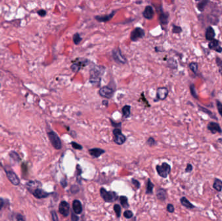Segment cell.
Instances as JSON below:
<instances>
[{
    "label": "cell",
    "instance_id": "obj_6",
    "mask_svg": "<svg viewBox=\"0 0 222 221\" xmlns=\"http://www.w3.org/2000/svg\"><path fill=\"white\" fill-rule=\"evenodd\" d=\"M112 132L114 135V141L117 145H121L126 142V137L122 132L121 128H114Z\"/></svg>",
    "mask_w": 222,
    "mask_h": 221
},
{
    "label": "cell",
    "instance_id": "obj_33",
    "mask_svg": "<svg viewBox=\"0 0 222 221\" xmlns=\"http://www.w3.org/2000/svg\"><path fill=\"white\" fill-rule=\"evenodd\" d=\"M167 64H168V66L170 68L172 69H177V62L174 60L173 58H170L168 60H167Z\"/></svg>",
    "mask_w": 222,
    "mask_h": 221
},
{
    "label": "cell",
    "instance_id": "obj_2",
    "mask_svg": "<svg viewBox=\"0 0 222 221\" xmlns=\"http://www.w3.org/2000/svg\"><path fill=\"white\" fill-rule=\"evenodd\" d=\"M48 136L50 140L51 143L53 145V147L59 150L62 148V142L57 134L53 131H49L48 133Z\"/></svg>",
    "mask_w": 222,
    "mask_h": 221
},
{
    "label": "cell",
    "instance_id": "obj_26",
    "mask_svg": "<svg viewBox=\"0 0 222 221\" xmlns=\"http://www.w3.org/2000/svg\"><path fill=\"white\" fill-rule=\"evenodd\" d=\"M213 188L218 192L222 190V181L219 178H215L213 184Z\"/></svg>",
    "mask_w": 222,
    "mask_h": 221
},
{
    "label": "cell",
    "instance_id": "obj_12",
    "mask_svg": "<svg viewBox=\"0 0 222 221\" xmlns=\"http://www.w3.org/2000/svg\"><path fill=\"white\" fill-rule=\"evenodd\" d=\"M70 205L67 202L62 201L60 203L58 206V211L61 215L64 217H68L70 214Z\"/></svg>",
    "mask_w": 222,
    "mask_h": 221
},
{
    "label": "cell",
    "instance_id": "obj_28",
    "mask_svg": "<svg viewBox=\"0 0 222 221\" xmlns=\"http://www.w3.org/2000/svg\"><path fill=\"white\" fill-rule=\"evenodd\" d=\"M190 92L191 93V96H192L195 99H198V95L196 89V86H195L194 84H191L190 85Z\"/></svg>",
    "mask_w": 222,
    "mask_h": 221
},
{
    "label": "cell",
    "instance_id": "obj_24",
    "mask_svg": "<svg viewBox=\"0 0 222 221\" xmlns=\"http://www.w3.org/2000/svg\"><path fill=\"white\" fill-rule=\"evenodd\" d=\"M209 3L210 1H208V0H202V1H199L197 3L196 7L197 8V9L200 12H203Z\"/></svg>",
    "mask_w": 222,
    "mask_h": 221
},
{
    "label": "cell",
    "instance_id": "obj_3",
    "mask_svg": "<svg viewBox=\"0 0 222 221\" xmlns=\"http://www.w3.org/2000/svg\"><path fill=\"white\" fill-rule=\"evenodd\" d=\"M78 60H79L73 62L72 65L70 66V69H71L73 73H78L82 68L87 66L90 63V60L86 58H81L78 59Z\"/></svg>",
    "mask_w": 222,
    "mask_h": 221
},
{
    "label": "cell",
    "instance_id": "obj_14",
    "mask_svg": "<svg viewBox=\"0 0 222 221\" xmlns=\"http://www.w3.org/2000/svg\"><path fill=\"white\" fill-rule=\"evenodd\" d=\"M209 48L211 50L215 51L216 52L221 53L222 52V47L220 45V41L217 39H213L209 43Z\"/></svg>",
    "mask_w": 222,
    "mask_h": 221
},
{
    "label": "cell",
    "instance_id": "obj_49",
    "mask_svg": "<svg viewBox=\"0 0 222 221\" xmlns=\"http://www.w3.org/2000/svg\"><path fill=\"white\" fill-rule=\"evenodd\" d=\"M16 220L17 221H25L24 217L20 214H18L16 215Z\"/></svg>",
    "mask_w": 222,
    "mask_h": 221
},
{
    "label": "cell",
    "instance_id": "obj_17",
    "mask_svg": "<svg viewBox=\"0 0 222 221\" xmlns=\"http://www.w3.org/2000/svg\"><path fill=\"white\" fill-rule=\"evenodd\" d=\"M154 10L151 5H147L145 9L143 11L142 16L144 18L146 19H149L151 20L154 17Z\"/></svg>",
    "mask_w": 222,
    "mask_h": 221
},
{
    "label": "cell",
    "instance_id": "obj_38",
    "mask_svg": "<svg viewBox=\"0 0 222 221\" xmlns=\"http://www.w3.org/2000/svg\"><path fill=\"white\" fill-rule=\"evenodd\" d=\"M71 145L72 146V147L74 149H76V150H81L82 149H83V147L79 144H78L77 143H76V142L75 141H72L71 142Z\"/></svg>",
    "mask_w": 222,
    "mask_h": 221
},
{
    "label": "cell",
    "instance_id": "obj_11",
    "mask_svg": "<svg viewBox=\"0 0 222 221\" xmlns=\"http://www.w3.org/2000/svg\"><path fill=\"white\" fill-rule=\"evenodd\" d=\"M207 129L212 134H215L216 133L222 134V129L220 125L216 123V122L211 121L209 123V124L207 125Z\"/></svg>",
    "mask_w": 222,
    "mask_h": 221
},
{
    "label": "cell",
    "instance_id": "obj_30",
    "mask_svg": "<svg viewBox=\"0 0 222 221\" xmlns=\"http://www.w3.org/2000/svg\"><path fill=\"white\" fill-rule=\"evenodd\" d=\"M82 40H83V39H82V38L80 36V34L78 33H76L73 34V42L75 45H79L81 43V42L82 41Z\"/></svg>",
    "mask_w": 222,
    "mask_h": 221
},
{
    "label": "cell",
    "instance_id": "obj_32",
    "mask_svg": "<svg viewBox=\"0 0 222 221\" xmlns=\"http://www.w3.org/2000/svg\"><path fill=\"white\" fill-rule=\"evenodd\" d=\"M120 203H121V204H122V206L124 208H129L128 200H127V198L126 196H120Z\"/></svg>",
    "mask_w": 222,
    "mask_h": 221
},
{
    "label": "cell",
    "instance_id": "obj_46",
    "mask_svg": "<svg viewBox=\"0 0 222 221\" xmlns=\"http://www.w3.org/2000/svg\"><path fill=\"white\" fill-rule=\"evenodd\" d=\"M132 184H134L135 185V187L136 188H139L140 186L139 181L138 180H135V179H132Z\"/></svg>",
    "mask_w": 222,
    "mask_h": 221
},
{
    "label": "cell",
    "instance_id": "obj_45",
    "mask_svg": "<svg viewBox=\"0 0 222 221\" xmlns=\"http://www.w3.org/2000/svg\"><path fill=\"white\" fill-rule=\"evenodd\" d=\"M52 217L53 221H58V217H57V215L55 211H52Z\"/></svg>",
    "mask_w": 222,
    "mask_h": 221
},
{
    "label": "cell",
    "instance_id": "obj_1",
    "mask_svg": "<svg viewBox=\"0 0 222 221\" xmlns=\"http://www.w3.org/2000/svg\"><path fill=\"white\" fill-rule=\"evenodd\" d=\"M105 72V68L101 66H94L90 70V82L96 87L100 86L101 77Z\"/></svg>",
    "mask_w": 222,
    "mask_h": 221
},
{
    "label": "cell",
    "instance_id": "obj_52",
    "mask_svg": "<svg viewBox=\"0 0 222 221\" xmlns=\"http://www.w3.org/2000/svg\"><path fill=\"white\" fill-rule=\"evenodd\" d=\"M155 49L156 51H157V52H161V51H162V49H161V47H156Z\"/></svg>",
    "mask_w": 222,
    "mask_h": 221
},
{
    "label": "cell",
    "instance_id": "obj_20",
    "mask_svg": "<svg viewBox=\"0 0 222 221\" xmlns=\"http://www.w3.org/2000/svg\"><path fill=\"white\" fill-rule=\"evenodd\" d=\"M73 211L75 214H81L83 211V207H82L81 203L79 200H75L73 201L72 203Z\"/></svg>",
    "mask_w": 222,
    "mask_h": 221
},
{
    "label": "cell",
    "instance_id": "obj_36",
    "mask_svg": "<svg viewBox=\"0 0 222 221\" xmlns=\"http://www.w3.org/2000/svg\"><path fill=\"white\" fill-rule=\"evenodd\" d=\"M114 210L116 213V215L117 216V217H120L121 215V207L120 205L118 204H116L114 206Z\"/></svg>",
    "mask_w": 222,
    "mask_h": 221
},
{
    "label": "cell",
    "instance_id": "obj_4",
    "mask_svg": "<svg viewBox=\"0 0 222 221\" xmlns=\"http://www.w3.org/2000/svg\"><path fill=\"white\" fill-rule=\"evenodd\" d=\"M112 57L114 60L117 63L122 64H125L127 63V59L122 55V51L119 47H117V48L116 47L112 51Z\"/></svg>",
    "mask_w": 222,
    "mask_h": 221
},
{
    "label": "cell",
    "instance_id": "obj_50",
    "mask_svg": "<svg viewBox=\"0 0 222 221\" xmlns=\"http://www.w3.org/2000/svg\"><path fill=\"white\" fill-rule=\"evenodd\" d=\"M4 204H5V202H4L3 199H2L0 198V211H1V210L2 209V208L3 207Z\"/></svg>",
    "mask_w": 222,
    "mask_h": 221
},
{
    "label": "cell",
    "instance_id": "obj_9",
    "mask_svg": "<svg viewBox=\"0 0 222 221\" xmlns=\"http://www.w3.org/2000/svg\"><path fill=\"white\" fill-rule=\"evenodd\" d=\"M114 90L108 86H103V87H101L99 90V96L103 98L108 99H111V97L113 96V94H114Z\"/></svg>",
    "mask_w": 222,
    "mask_h": 221
},
{
    "label": "cell",
    "instance_id": "obj_16",
    "mask_svg": "<svg viewBox=\"0 0 222 221\" xmlns=\"http://www.w3.org/2000/svg\"><path fill=\"white\" fill-rule=\"evenodd\" d=\"M6 174L8 179L10 182L14 185H18L19 184V180L18 176L16 175V173L13 171H6Z\"/></svg>",
    "mask_w": 222,
    "mask_h": 221
},
{
    "label": "cell",
    "instance_id": "obj_8",
    "mask_svg": "<svg viewBox=\"0 0 222 221\" xmlns=\"http://www.w3.org/2000/svg\"><path fill=\"white\" fill-rule=\"evenodd\" d=\"M145 36V31L141 27H136L131 33L130 38L132 42H137Z\"/></svg>",
    "mask_w": 222,
    "mask_h": 221
},
{
    "label": "cell",
    "instance_id": "obj_27",
    "mask_svg": "<svg viewBox=\"0 0 222 221\" xmlns=\"http://www.w3.org/2000/svg\"><path fill=\"white\" fill-rule=\"evenodd\" d=\"M157 198L161 200H165L166 198V192L163 189H160L157 191Z\"/></svg>",
    "mask_w": 222,
    "mask_h": 221
},
{
    "label": "cell",
    "instance_id": "obj_42",
    "mask_svg": "<svg viewBox=\"0 0 222 221\" xmlns=\"http://www.w3.org/2000/svg\"><path fill=\"white\" fill-rule=\"evenodd\" d=\"M167 211L170 213H173L175 211L174 206L171 204H168L167 206Z\"/></svg>",
    "mask_w": 222,
    "mask_h": 221
},
{
    "label": "cell",
    "instance_id": "obj_13",
    "mask_svg": "<svg viewBox=\"0 0 222 221\" xmlns=\"http://www.w3.org/2000/svg\"><path fill=\"white\" fill-rule=\"evenodd\" d=\"M116 13V10H113L112 12L110 14H106V15H97L94 18L96 19V20L98 22H101V23H105V22H107L108 21H110L111 19L114 17V16Z\"/></svg>",
    "mask_w": 222,
    "mask_h": 221
},
{
    "label": "cell",
    "instance_id": "obj_34",
    "mask_svg": "<svg viewBox=\"0 0 222 221\" xmlns=\"http://www.w3.org/2000/svg\"><path fill=\"white\" fill-rule=\"evenodd\" d=\"M182 29L180 26H178L176 25H172V33L174 34H179L182 33Z\"/></svg>",
    "mask_w": 222,
    "mask_h": 221
},
{
    "label": "cell",
    "instance_id": "obj_44",
    "mask_svg": "<svg viewBox=\"0 0 222 221\" xmlns=\"http://www.w3.org/2000/svg\"><path fill=\"white\" fill-rule=\"evenodd\" d=\"M193 169V166L191 164H188V165H187V166L186 167V169H185V172H190L191 171H192Z\"/></svg>",
    "mask_w": 222,
    "mask_h": 221
},
{
    "label": "cell",
    "instance_id": "obj_41",
    "mask_svg": "<svg viewBox=\"0 0 222 221\" xmlns=\"http://www.w3.org/2000/svg\"><path fill=\"white\" fill-rule=\"evenodd\" d=\"M147 144L149 145V146H153L155 144V140L153 137H150L149 139L147 141Z\"/></svg>",
    "mask_w": 222,
    "mask_h": 221
},
{
    "label": "cell",
    "instance_id": "obj_15",
    "mask_svg": "<svg viewBox=\"0 0 222 221\" xmlns=\"http://www.w3.org/2000/svg\"><path fill=\"white\" fill-rule=\"evenodd\" d=\"M169 13H165L164 12L163 10L161 9V10L159 12V16L158 19L159 22L162 26H166L168 23V19H169Z\"/></svg>",
    "mask_w": 222,
    "mask_h": 221
},
{
    "label": "cell",
    "instance_id": "obj_54",
    "mask_svg": "<svg viewBox=\"0 0 222 221\" xmlns=\"http://www.w3.org/2000/svg\"><path fill=\"white\" fill-rule=\"evenodd\" d=\"M103 105H105V106H108V101H103Z\"/></svg>",
    "mask_w": 222,
    "mask_h": 221
},
{
    "label": "cell",
    "instance_id": "obj_40",
    "mask_svg": "<svg viewBox=\"0 0 222 221\" xmlns=\"http://www.w3.org/2000/svg\"><path fill=\"white\" fill-rule=\"evenodd\" d=\"M110 121H111L112 126V127H114V128H121V126H122V123H116V122H114L111 119H110Z\"/></svg>",
    "mask_w": 222,
    "mask_h": 221
},
{
    "label": "cell",
    "instance_id": "obj_19",
    "mask_svg": "<svg viewBox=\"0 0 222 221\" xmlns=\"http://www.w3.org/2000/svg\"><path fill=\"white\" fill-rule=\"evenodd\" d=\"M33 194L34 197H36L37 199H38L46 198V197H48L49 195L48 193H47L45 191L39 188L35 189L34 191H33Z\"/></svg>",
    "mask_w": 222,
    "mask_h": 221
},
{
    "label": "cell",
    "instance_id": "obj_7",
    "mask_svg": "<svg viewBox=\"0 0 222 221\" xmlns=\"http://www.w3.org/2000/svg\"><path fill=\"white\" fill-rule=\"evenodd\" d=\"M156 169L158 175L162 178H166L171 171L170 165L167 163H163L161 165H157Z\"/></svg>",
    "mask_w": 222,
    "mask_h": 221
},
{
    "label": "cell",
    "instance_id": "obj_25",
    "mask_svg": "<svg viewBox=\"0 0 222 221\" xmlns=\"http://www.w3.org/2000/svg\"><path fill=\"white\" fill-rule=\"evenodd\" d=\"M131 106L130 105H125L123 106L122 109V116L124 118H128L131 116Z\"/></svg>",
    "mask_w": 222,
    "mask_h": 221
},
{
    "label": "cell",
    "instance_id": "obj_51",
    "mask_svg": "<svg viewBox=\"0 0 222 221\" xmlns=\"http://www.w3.org/2000/svg\"><path fill=\"white\" fill-rule=\"evenodd\" d=\"M61 185H62V186L63 187H65L66 186V185H67V182H66V180H64V179H63V180H62L61 181Z\"/></svg>",
    "mask_w": 222,
    "mask_h": 221
},
{
    "label": "cell",
    "instance_id": "obj_39",
    "mask_svg": "<svg viewBox=\"0 0 222 221\" xmlns=\"http://www.w3.org/2000/svg\"><path fill=\"white\" fill-rule=\"evenodd\" d=\"M123 216H124L125 217H126V219H129L132 218V217L133 216V214H132V211H129V210H127V211H125V212L123 213Z\"/></svg>",
    "mask_w": 222,
    "mask_h": 221
},
{
    "label": "cell",
    "instance_id": "obj_5",
    "mask_svg": "<svg viewBox=\"0 0 222 221\" xmlns=\"http://www.w3.org/2000/svg\"><path fill=\"white\" fill-rule=\"evenodd\" d=\"M100 194L106 202H112L116 199V194L114 192L107 191L104 188L100 189Z\"/></svg>",
    "mask_w": 222,
    "mask_h": 221
},
{
    "label": "cell",
    "instance_id": "obj_10",
    "mask_svg": "<svg viewBox=\"0 0 222 221\" xmlns=\"http://www.w3.org/2000/svg\"><path fill=\"white\" fill-rule=\"evenodd\" d=\"M169 91L166 87H159L157 90V94L156 97L158 101H164L167 98L168 96Z\"/></svg>",
    "mask_w": 222,
    "mask_h": 221
},
{
    "label": "cell",
    "instance_id": "obj_55",
    "mask_svg": "<svg viewBox=\"0 0 222 221\" xmlns=\"http://www.w3.org/2000/svg\"><path fill=\"white\" fill-rule=\"evenodd\" d=\"M142 1H139V2H136V3H141Z\"/></svg>",
    "mask_w": 222,
    "mask_h": 221
},
{
    "label": "cell",
    "instance_id": "obj_31",
    "mask_svg": "<svg viewBox=\"0 0 222 221\" xmlns=\"http://www.w3.org/2000/svg\"><path fill=\"white\" fill-rule=\"evenodd\" d=\"M154 185L153 183L151 182L150 180H148L147 181V189H146V193L147 194H151L153 193Z\"/></svg>",
    "mask_w": 222,
    "mask_h": 221
},
{
    "label": "cell",
    "instance_id": "obj_53",
    "mask_svg": "<svg viewBox=\"0 0 222 221\" xmlns=\"http://www.w3.org/2000/svg\"><path fill=\"white\" fill-rule=\"evenodd\" d=\"M218 68H219V72H220V73L221 75V76H222V65L221 66H218Z\"/></svg>",
    "mask_w": 222,
    "mask_h": 221
},
{
    "label": "cell",
    "instance_id": "obj_48",
    "mask_svg": "<svg viewBox=\"0 0 222 221\" xmlns=\"http://www.w3.org/2000/svg\"><path fill=\"white\" fill-rule=\"evenodd\" d=\"M79 217H78L73 214H72V217H71V221H79Z\"/></svg>",
    "mask_w": 222,
    "mask_h": 221
},
{
    "label": "cell",
    "instance_id": "obj_21",
    "mask_svg": "<svg viewBox=\"0 0 222 221\" xmlns=\"http://www.w3.org/2000/svg\"><path fill=\"white\" fill-rule=\"evenodd\" d=\"M105 151L103 149H101L99 148H93L89 150V153L92 156L93 158H98L101 155H102L103 154H104Z\"/></svg>",
    "mask_w": 222,
    "mask_h": 221
},
{
    "label": "cell",
    "instance_id": "obj_29",
    "mask_svg": "<svg viewBox=\"0 0 222 221\" xmlns=\"http://www.w3.org/2000/svg\"><path fill=\"white\" fill-rule=\"evenodd\" d=\"M188 67L192 71V72L194 73V74H196L197 72V70H198V64L197 62H190L189 65H188Z\"/></svg>",
    "mask_w": 222,
    "mask_h": 221
},
{
    "label": "cell",
    "instance_id": "obj_23",
    "mask_svg": "<svg viewBox=\"0 0 222 221\" xmlns=\"http://www.w3.org/2000/svg\"><path fill=\"white\" fill-rule=\"evenodd\" d=\"M180 201H181V203L182 206L185 207V208H186L187 209H190V210H191V209H193V208H196V207H195V206H194V205L192 203H191L190 201L185 196L182 197V198L180 200Z\"/></svg>",
    "mask_w": 222,
    "mask_h": 221
},
{
    "label": "cell",
    "instance_id": "obj_43",
    "mask_svg": "<svg viewBox=\"0 0 222 221\" xmlns=\"http://www.w3.org/2000/svg\"><path fill=\"white\" fill-rule=\"evenodd\" d=\"M46 14H47V13H46V11L45 10L41 9V10H39L38 11V14L39 16H41V17L45 16L46 15Z\"/></svg>",
    "mask_w": 222,
    "mask_h": 221
},
{
    "label": "cell",
    "instance_id": "obj_37",
    "mask_svg": "<svg viewBox=\"0 0 222 221\" xmlns=\"http://www.w3.org/2000/svg\"><path fill=\"white\" fill-rule=\"evenodd\" d=\"M9 155L15 161H19V160H20V158H19V155L14 151L10 152V154H9Z\"/></svg>",
    "mask_w": 222,
    "mask_h": 221
},
{
    "label": "cell",
    "instance_id": "obj_35",
    "mask_svg": "<svg viewBox=\"0 0 222 221\" xmlns=\"http://www.w3.org/2000/svg\"><path fill=\"white\" fill-rule=\"evenodd\" d=\"M216 103L218 108V111L219 112L220 116L222 117V102H220L219 100H216Z\"/></svg>",
    "mask_w": 222,
    "mask_h": 221
},
{
    "label": "cell",
    "instance_id": "obj_22",
    "mask_svg": "<svg viewBox=\"0 0 222 221\" xmlns=\"http://www.w3.org/2000/svg\"><path fill=\"white\" fill-rule=\"evenodd\" d=\"M197 107H198L199 110H200V111L205 113L206 114H207V115L210 118H212V119H213L218 120L217 117L215 115H214V113H212L211 111H210V110L209 109H207L206 108H205V107H203V106H202L200 105H197Z\"/></svg>",
    "mask_w": 222,
    "mask_h": 221
},
{
    "label": "cell",
    "instance_id": "obj_18",
    "mask_svg": "<svg viewBox=\"0 0 222 221\" xmlns=\"http://www.w3.org/2000/svg\"><path fill=\"white\" fill-rule=\"evenodd\" d=\"M216 36V32L213 27L211 26H209L206 29L205 31V38L206 40L208 41H211L213 39H214V37Z\"/></svg>",
    "mask_w": 222,
    "mask_h": 221
},
{
    "label": "cell",
    "instance_id": "obj_47",
    "mask_svg": "<svg viewBox=\"0 0 222 221\" xmlns=\"http://www.w3.org/2000/svg\"><path fill=\"white\" fill-rule=\"evenodd\" d=\"M216 64L218 66H221L222 65V59L218 57H216Z\"/></svg>",
    "mask_w": 222,
    "mask_h": 221
}]
</instances>
